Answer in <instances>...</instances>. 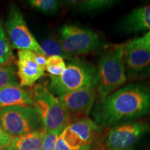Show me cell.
<instances>
[{"label": "cell", "instance_id": "cell-4", "mask_svg": "<svg viewBox=\"0 0 150 150\" xmlns=\"http://www.w3.org/2000/svg\"><path fill=\"white\" fill-rule=\"evenodd\" d=\"M70 60L61 76H50L51 83L48 88L54 95L59 97L88 85L97 86L98 74L97 67L79 59Z\"/></svg>", "mask_w": 150, "mask_h": 150}, {"label": "cell", "instance_id": "cell-20", "mask_svg": "<svg viewBox=\"0 0 150 150\" xmlns=\"http://www.w3.org/2000/svg\"><path fill=\"white\" fill-rule=\"evenodd\" d=\"M45 55L47 57L52 56H59L65 59L64 52L63 51L59 39L50 38L44 40L40 45Z\"/></svg>", "mask_w": 150, "mask_h": 150}, {"label": "cell", "instance_id": "cell-2", "mask_svg": "<svg viewBox=\"0 0 150 150\" xmlns=\"http://www.w3.org/2000/svg\"><path fill=\"white\" fill-rule=\"evenodd\" d=\"M125 44L117 45L105 50L99 58L97 86L99 100L118 90L127 80L125 65Z\"/></svg>", "mask_w": 150, "mask_h": 150}, {"label": "cell", "instance_id": "cell-13", "mask_svg": "<svg viewBox=\"0 0 150 150\" xmlns=\"http://www.w3.org/2000/svg\"><path fill=\"white\" fill-rule=\"evenodd\" d=\"M125 32L138 33L150 31V4L139 7L125 17L121 23Z\"/></svg>", "mask_w": 150, "mask_h": 150}, {"label": "cell", "instance_id": "cell-15", "mask_svg": "<svg viewBox=\"0 0 150 150\" xmlns=\"http://www.w3.org/2000/svg\"><path fill=\"white\" fill-rule=\"evenodd\" d=\"M45 130H36L11 140L6 150H42Z\"/></svg>", "mask_w": 150, "mask_h": 150}, {"label": "cell", "instance_id": "cell-9", "mask_svg": "<svg viewBox=\"0 0 150 150\" xmlns=\"http://www.w3.org/2000/svg\"><path fill=\"white\" fill-rule=\"evenodd\" d=\"M101 131L95 121L88 117L72 122L62 131L61 136L72 150H87Z\"/></svg>", "mask_w": 150, "mask_h": 150}, {"label": "cell", "instance_id": "cell-3", "mask_svg": "<svg viewBox=\"0 0 150 150\" xmlns=\"http://www.w3.org/2000/svg\"><path fill=\"white\" fill-rule=\"evenodd\" d=\"M33 106L38 112L43 129L49 133L61 134L69 124L70 118L58 97L45 86H35L31 92Z\"/></svg>", "mask_w": 150, "mask_h": 150}, {"label": "cell", "instance_id": "cell-7", "mask_svg": "<svg viewBox=\"0 0 150 150\" xmlns=\"http://www.w3.org/2000/svg\"><path fill=\"white\" fill-rule=\"evenodd\" d=\"M6 29L12 47L19 50H29L45 54L40 45L28 28L19 7L13 5L9 10Z\"/></svg>", "mask_w": 150, "mask_h": 150}, {"label": "cell", "instance_id": "cell-21", "mask_svg": "<svg viewBox=\"0 0 150 150\" xmlns=\"http://www.w3.org/2000/svg\"><path fill=\"white\" fill-rule=\"evenodd\" d=\"M66 63L64 59L59 56H52L47 57L45 70L52 76H60L64 72Z\"/></svg>", "mask_w": 150, "mask_h": 150}, {"label": "cell", "instance_id": "cell-1", "mask_svg": "<svg viewBox=\"0 0 150 150\" xmlns=\"http://www.w3.org/2000/svg\"><path fill=\"white\" fill-rule=\"evenodd\" d=\"M93 108L92 115L100 127L147 115L150 113V86L129 84L99 100Z\"/></svg>", "mask_w": 150, "mask_h": 150}, {"label": "cell", "instance_id": "cell-16", "mask_svg": "<svg viewBox=\"0 0 150 150\" xmlns=\"http://www.w3.org/2000/svg\"><path fill=\"white\" fill-rule=\"evenodd\" d=\"M67 4L83 13H90L112 6L117 2L112 0H86V1H66Z\"/></svg>", "mask_w": 150, "mask_h": 150}, {"label": "cell", "instance_id": "cell-23", "mask_svg": "<svg viewBox=\"0 0 150 150\" xmlns=\"http://www.w3.org/2000/svg\"><path fill=\"white\" fill-rule=\"evenodd\" d=\"M129 42L134 45L139 46L150 50V31H148L143 36L134 39V40L129 41Z\"/></svg>", "mask_w": 150, "mask_h": 150}, {"label": "cell", "instance_id": "cell-18", "mask_svg": "<svg viewBox=\"0 0 150 150\" xmlns=\"http://www.w3.org/2000/svg\"><path fill=\"white\" fill-rule=\"evenodd\" d=\"M29 5L45 14L56 13L61 8L62 2L56 0H29Z\"/></svg>", "mask_w": 150, "mask_h": 150}, {"label": "cell", "instance_id": "cell-10", "mask_svg": "<svg viewBox=\"0 0 150 150\" xmlns=\"http://www.w3.org/2000/svg\"><path fill=\"white\" fill-rule=\"evenodd\" d=\"M97 95V85H88L58 97L66 110L70 122L86 117L93 109Z\"/></svg>", "mask_w": 150, "mask_h": 150}, {"label": "cell", "instance_id": "cell-11", "mask_svg": "<svg viewBox=\"0 0 150 150\" xmlns=\"http://www.w3.org/2000/svg\"><path fill=\"white\" fill-rule=\"evenodd\" d=\"M125 65L127 77L131 80L143 79L150 76V50L125 44Z\"/></svg>", "mask_w": 150, "mask_h": 150}, {"label": "cell", "instance_id": "cell-12", "mask_svg": "<svg viewBox=\"0 0 150 150\" xmlns=\"http://www.w3.org/2000/svg\"><path fill=\"white\" fill-rule=\"evenodd\" d=\"M36 53L29 50H19L18 52V77L21 87L33 86L45 75L43 67L36 62Z\"/></svg>", "mask_w": 150, "mask_h": 150}, {"label": "cell", "instance_id": "cell-26", "mask_svg": "<svg viewBox=\"0 0 150 150\" xmlns=\"http://www.w3.org/2000/svg\"><path fill=\"white\" fill-rule=\"evenodd\" d=\"M2 67V66H1V65H0V67Z\"/></svg>", "mask_w": 150, "mask_h": 150}, {"label": "cell", "instance_id": "cell-25", "mask_svg": "<svg viewBox=\"0 0 150 150\" xmlns=\"http://www.w3.org/2000/svg\"><path fill=\"white\" fill-rule=\"evenodd\" d=\"M2 149V150H6V149Z\"/></svg>", "mask_w": 150, "mask_h": 150}, {"label": "cell", "instance_id": "cell-17", "mask_svg": "<svg viewBox=\"0 0 150 150\" xmlns=\"http://www.w3.org/2000/svg\"><path fill=\"white\" fill-rule=\"evenodd\" d=\"M15 57L11 49V43L6 35L2 22L0 20V65H12Z\"/></svg>", "mask_w": 150, "mask_h": 150}, {"label": "cell", "instance_id": "cell-6", "mask_svg": "<svg viewBox=\"0 0 150 150\" xmlns=\"http://www.w3.org/2000/svg\"><path fill=\"white\" fill-rule=\"evenodd\" d=\"M41 125L33 106L19 105L0 108V126L13 138L39 130Z\"/></svg>", "mask_w": 150, "mask_h": 150}, {"label": "cell", "instance_id": "cell-19", "mask_svg": "<svg viewBox=\"0 0 150 150\" xmlns=\"http://www.w3.org/2000/svg\"><path fill=\"white\" fill-rule=\"evenodd\" d=\"M8 86H20L16 68L13 65L0 67V88Z\"/></svg>", "mask_w": 150, "mask_h": 150}, {"label": "cell", "instance_id": "cell-24", "mask_svg": "<svg viewBox=\"0 0 150 150\" xmlns=\"http://www.w3.org/2000/svg\"><path fill=\"white\" fill-rule=\"evenodd\" d=\"M13 138L7 134L0 126V149H6L10 145Z\"/></svg>", "mask_w": 150, "mask_h": 150}, {"label": "cell", "instance_id": "cell-14", "mask_svg": "<svg viewBox=\"0 0 150 150\" xmlns=\"http://www.w3.org/2000/svg\"><path fill=\"white\" fill-rule=\"evenodd\" d=\"M19 105L33 106L30 92L20 86H8L0 88V108Z\"/></svg>", "mask_w": 150, "mask_h": 150}, {"label": "cell", "instance_id": "cell-8", "mask_svg": "<svg viewBox=\"0 0 150 150\" xmlns=\"http://www.w3.org/2000/svg\"><path fill=\"white\" fill-rule=\"evenodd\" d=\"M149 129L144 122H133L108 130L103 139L102 150H130Z\"/></svg>", "mask_w": 150, "mask_h": 150}, {"label": "cell", "instance_id": "cell-22", "mask_svg": "<svg viewBox=\"0 0 150 150\" xmlns=\"http://www.w3.org/2000/svg\"><path fill=\"white\" fill-rule=\"evenodd\" d=\"M60 134L55 133H49L45 131L44 136L42 140V150H54L55 149L56 142L58 136Z\"/></svg>", "mask_w": 150, "mask_h": 150}, {"label": "cell", "instance_id": "cell-5", "mask_svg": "<svg viewBox=\"0 0 150 150\" xmlns=\"http://www.w3.org/2000/svg\"><path fill=\"white\" fill-rule=\"evenodd\" d=\"M59 40L66 59L96 51L104 44L95 31L71 24L60 29Z\"/></svg>", "mask_w": 150, "mask_h": 150}]
</instances>
